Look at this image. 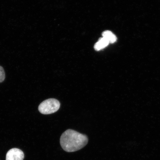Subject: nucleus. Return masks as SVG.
<instances>
[{
  "instance_id": "20e7f679",
  "label": "nucleus",
  "mask_w": 160,
  "mask_h": 160,
  "mask_svg": "<svg viewBox=\"0 0 160 160\" xmlns=\"http://www.w3.org/2000/svg\"><path fill=\"white\" fill-rule=\"evenodd\" d=\"M103 38H104L110 43H113L117 41V38L115 35L109 31H106L102 33Z\"/></svg>"
},
{
  "instance_id": "7ed1b4c3",
  "label": "nucleus",
  "mask_w": 160,
  "mask_h": 160,
  "mask_svg": "<svg viewBox=\"0 0 160 160\" xmlns=\"http://www.w3.org/2000/svg\"><path fill=\"white\" fill-rule=\"evenodd\" d=\"M24 154L23 152L18 148L9 150L6 155V160H23Z\"/></svg>"
},
{
  "instance_id": "423d86ee",
  "label": "nucleus",
  "mask_w": 160,
  "mask_h": 160,
  "mask_svg": "<svg viewBox=\"0 0 160 160\" xmlns=\"http://www.w3.org/2000/svg\"><path fill=\"white\" fill-rule=\"evenodd\" d=\"M5 78L4 70L2 67L0 66V83L2 82Z\"/></svg>"
},
{
  "instance_id": "f257e3e1",
  "label": "nucleus",
  "mask_w": 160,
  "mask_h": 160,
  "mask_svg": "<svg viewBox=\"0 0 160 160\" xmlns=\"http://www.w3.org/2000/svg\"><path fill=\"white\" fill-rule=\"evenodd\" d=\"M88 142L87 135L71 129L64 132L60 140L62 148L68 152L79 151L85 147Z\"/></svg>"
},
{
  "instance_id": "f03ea898",
  "label": "nucleus",
  "mask_w": 160,
  "mask_h": 160,
  "mask_svg": "<svg viewBox=\"0 0 160 160\" xmlns=\"http://www.w3.org/2000/svg\"><path fill=\"white\" fill-rule=\"evenodd\" d=\"M60 107V103L58 100L51 98L42 102L39 106L38 110L42 114L49 115L57 112Z\"/></svg>"
},
{
  "instance_id": "39448f33",
  "label": "nucleus",
  "mask_w": 160,
  "mask_h": 160,
  "mask_svg": "<svg viewBox=\"0 0 160 160\" xmlns=\"http://www.w3.org/2000/svg\"><path fill=\"white\" fill-rule=\"evenodd\" d=\"M109 43V42L104 38H101L95 45L94 48L96 51H99L107 47Z\"/></svg>"
}]
</instances>
